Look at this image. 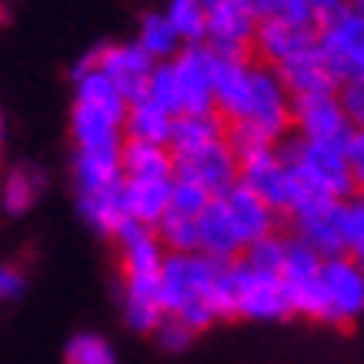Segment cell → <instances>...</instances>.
I'll list each match as a JSON object with an SVG mask.
<instances>
[{
	"instance_id": "1",
	"label": "cell",
	"mask_w": 364,
	"mask_h": 364,
	"mask_svg": "<svg viewBox=\"0 0 364 364\" xmlns=\"http://www.w3.org/2000/svg\"><path fill=\"white\" fill-rule=\"evenodd\" d=\"M234 264V261H231ZM231 264L204 254H164L161 304L164 314L200 331L218 318H231Z\"/></svg>"
},
{
	"instance_id": "2",
	"label": "cell",
	"mask_w": 364,
	"mask_h": 364,
	"mask_svg": "<svg viewBox=\"0 0 364 364\" xmlns=\"http://www.w3.org/2000/svg\"><path fill=\"white\" fill-rule=\"evenodd\" d=\"M277 154L294 171V177H298L301 184L308 188L311 198H318V200L354 198V177H351V167H348V157H344L341 147L287 137V141H281Z\"/></svg>"
},
{
	"instance_id": "3",
	"label": "cell",
	"mask_w": 364,
	"mask_h": 364,
	"mask_svg": "<svg viewBox=\"0 0 364 364\" xmlns=\"http://www.w3.org/2000/svg\"><path fill=\"white\" fill-rule=\"evenodd\" d=\"M237 184H244L247 191H254L257 198L264 200L267 208L284 210V214H298V210L318 204V198H311L308 188L301 184L294 171L281 161L277 154V144L264 154H254L247 161L237 164Z\"/></svg>"
},
{
	"instance_id": "4",
	"label": "cell",
	"mask_w": 364,
	"mask_h": 364,
	"mask_svg": "<svg viewBox=\"0 0 364 364\" xmlns=\"http://www.w3.org/2000/svg\"><path fill=\"white\" fill-rule=\"evenodd\" d=\"M314 33H318V54L338 80V87L364 80V14L348 7L331 21L318 23Z\"/></svg>"
},
{
	"instance_id": "5",
	"label": "cell",
	"mask_w": 364,
	"mask_h": 364,
	"mask_svg": "<svg viewBox=\"0 0 364 364\" xmlns=\"http://www.w3.org/2000/svg\"><path fill=\"white\" fill-rule=\"evenodd\" d=\"M231 318L247 321H281L291 318V304L281 287V277L257 271L241 261L231 264Z\"/></svg>"
},
{
	"instance_id": "6",
	"label": "cell",
	"mask_w": 364,
	"mask_h": 364,
	"mask_svg": "<svg viewBox=\"0 0 364 364\" xmlns=\"http://www.w3.org/2000/svg\"><path fill=\"white\" fill-rule=\"evenodd\" d=\"M171 77H174L177 114H200L214 111V70L218 54L208 44L181 47L171 60Z\"/></svg>"
},
{
	"instance_id": "7",
	"label": "cell",
	"mask_w": 364,
	"mask_h": 364,
	"mask_svg": "<svg viewBox=\"0 0 364 364\" xmlns=\"http://www.w3.org/2000/svg\"><path fill=\"white\" fill-rule=\"evenodd\" d=\"M281 287L287 294L291 314L311 321H328L324 311V291H321V257L314 251H308L304 244H298L294 237H287L284 247V264L277 271Z\"/></svg>"
},
{
	"instance_id": "8",
	"label": "cell",
	"mask_w": 364,
	"mask_h": 364,
	"mask_svg": "<svg viewBox=\"0 0 364 364\" xmlns=\"http://www.w3.org/2000/svg\"><path fill=\"white\" fill-rule=\"evenodd\" d=\"M234 124H247L254 131H261L271 141H284L287 127H291V97H287L284 84L277 80L271 67L254 64L251 70V94L244 104V114Z\"/></svg>"
},
{
	"instance_id": "9",
	"label": "cell",
	"mask_w": 364,
	"mask_h": 364,
	"mask_svg": "<svg viewBox=\"0 0 364 364\" xmlns=\"http://www.w3.org/2000/svg\"><path fill=\"white\" fill-rule=\"evenodd\" d=\"M321 291L328 324H351L364 314V264L348 254L321 261Z\"/></svg>"
},
{
	"instance_id": "10",
	"label": "cell",
	"mask_w": 364,
	"mask_h": 364,
	"mask_svg": "<svg viewBox=\"0 0 364 364\" xmlns=\"http://www.w3.org/2000/svg\"><path fill=\"white\" fill-rule=\"evenodd\" d=\"M291 127H298L301 141L328 144V147H341V151L354 134V124L348 121L338 94L291 100Z\"/></svg>"
},
{
	"instance_id": "11",
	"label": "cell",
	"mask_w": 364,
	"mask_h": 364,
	"mask_svg": "<svg viewBox=\"0 0 364 364\" xmlns=\"http://www.w3.org/2000/svg\"><path fill=\"white\" fill-rule=\"evenodd\" d=\"M90 64H94V70H100L104 77L111 80L127 104L144 97L147 80L154 74V60L144 54L134 41H127V44H104L97 50H90Z\"/></svg>"
},
{
	"instance_id": "12",
	"label": "cell",
	"mask_w": 364,
	"mask_h": 364,
	"mask_svg": "<svg viewBox=\"0 0 364 364\" xmlns=\"http://www.w3.org/2000/svg\"><path fill=\"white\" fill-rule=\"evenodd\" d=\"M291 237L314 251L321 261L344 254V200H318L291 214Z\"/></svg>"
},
{
	"instance_id": "13",
	"label": "cell",
	"mask_w": 364,
	"mask_h": 364,
	"mask_svg": "<svg viewBox=\"0 0 364 364\" xmlns=\"http://www.w3.org/2000/svg\"><path fill=\"white\" fill-rule=\"evenodd\" d=\"M254 33H257V21L247 11L244 0H231L221 7L208 11V31H204V44L218 57H231V60H244L254 47Z\"/></svg>"
},
{
	"instance_id": "14",
	"label": "cell",
	"mask_w": 364,
	"mask_h": 364,
	"mask_svg": "<svg viewBox=\"0 0 364 364\" xmlns=\"http://www.w3.org/2000/svg\"><path fill=\"white\" fill-rule=\"evenodd\" d=\"M174 177L194 181L198 188H204L210 198H221L224 191H231L237 184V161L228 151V144H210L208 151H198L191 157L174 161Z\"/></svg>"
},
{
	"instance_id": "15",
	"label": "cell",
	"mask_w": 364,
	"mask_h": 364,
	"mask_svg": "<svg viewBox=\"0 0 364 364\" xmlns=\"http://www.w3.org/2000/svg\"><path fill=\"white\" fill-rule=\"evenodd\" d=\"M254 47L267 60V67L277 70L287 60L314 50L318 47V33H314V27H298V23H284V21H261L257 33H254Z\"/></svg>"
},
{
	"instance_id": "16",
	"label": "cell",
	"mask_w": 364,
	"mask_h": 364,
	"mask_svg": "<svg viewBox=\"0 0 364 364\" xmlns=\"http://www.w3.org/2000/svg\"><path fill=\"white\" fill-rule=\"evenodd\" d=\"M198 254L210 261H224V264H231L244 254L241 234L234 228L221 198H210V204L198 214Z\"/></svg>"
},
{
	"instance_id": "17",
	"label": "cell",
	"mask_w": 364,
	"mask_h": 364,
	"mask_svg": "<svg viewBox=\"0 0 364 364\" xmlns=\"http://www.w3.org/2000/svg\"><path fill=\"white\" fill-rule=\"evenodd\" d=\"M228 121L218 111H200V114H177L171 124V137H167V151L174 161L191 157L198 151H208L210 144H221Z\"/></svg>"
},
{
	"instance_id": "18",
	"label": "cell",
	"mask_w": 364,
	"mask_h": 364,
	"mask_svg": "<svg viewBox=\"0 0 364 364\" xmlns=\"http://www.w3.org/2000/svg\"><path fill=\"white\" fill-rule=\"evenodd\" d=\"M277 80L284 84L291 100H308V97H324V94H338V80L331 77V70L324 67L318 47L308 54L287 60L284 67L274 70Z\"/></svg>"
},
{
	"instance_id": "19",
	"label": "cell",
	"mask_w": 364,
	"mask_h": 364,
	"mask_svg": "<svg viewBox=\"0 0 364 364\" xmlns=\"http://www.w3.org/2000/svg\"><path fill=\"white\" fill-rule=\"evenodd\" d=\"M124 318L134 331H154L164 318L161 304V274H127L121 291Z\"/></svg>"
},
{
	"instance_id": "20",
	"label": "cell",
	"mask_w": 364,
	"mask_h": 364,
	"mask_svg": "<svg viewBox=\"0 0 364 364\" xmlns=\"http://www.w3.org/2000/svg\"><path fill=\"white\" fill-rule=\"evenodd\" d=\"M221 204L228 208V214H231V221H234V228H237V234H241L244 247H247L251 241H261V237H267V234H274V218L277 214L267 208L254 191L244 188V184H234L231 191H224Z\"/></svg>"
},
{
	"instance_id": "21",
	"label": "cell",
	"mask_w": 364,
	"mask_h": 364,
	"mask_svg": "<svg viewBox=\"0 0 364 364\" xmlns=\"http://www.w3.org/2000/svg\"><path fill=\"white\" fill-rule=\"evenodd\" d=\"M121 174L124 181H171L174 177V157H171L164 144L124 141Z\"/></svg>"
},
{
	"instance_id": "22",
	"label": "cell",
	"mask_w": 364,
	"mask_h": 364,
	"mask_svg": "<svg viewBox=\"0 0 364 364\" xmlns=\"http://www.w3.org/2000/svg\"><path fill=\"white\" fill-rule=\"evenodd\" d=\"M80 194V214L84 221L100 234H117L124 224L131 221L127 218V208H124V181L121 184H111V188H97V191H77Z\"/></svg>"
},
{
	"instance_id": "23",
	"label": "cell",
	"mask_w": 364,
	"mask_h": 364,
	"mask_svg": "<svg viewBox=\"0 0 364 364\" xmlns=\"http://www.w3.org/2000/svg\"><path fill=\"white\" fill-rule=\"evenodd\" d=\"M44 191H47L44 167L31 164V161L14 164L7 171V177H4V184H0V208L7 210V214H27L41 200Z\"/></svg>"
},
{
	"instance_id": "24",
	"label": "cell",
	"mask_w": 364,
	"mask_h": 364,
	"mask_svg": "<svg viewBox=\"0 0 364 364\" xmlns=\"http://www.w3.org/2000/svg\"><path fill=\"white\" fill-rule=\"evenodd\" d=\"M171 181H124L127 218L144 224V228H157V221L171 208Z\"/></svg>"
},
{
	"instance_id": "25",
	"label": "cell",
	"mask_w": 364,
	"mask_h": 364,
	"mask_svg": "<svg viewBox=\"0 0 364 364\" xmlns=\"http://www.w3.org/2000/svg\"><path fill=\"white\" fill-rule=\"evenodd\" d=\"M171 124H174V114L164 111L157 100L151 97H137L127 104L124 111V134L127 141H144V144H164L171 137Z\"/></svg>"
},
{
	"instance_id": "26",
	"label": "cell",
	"mask_w": 364,
	"mask_h": 364,
	"mask_svg": "<svg viewBox=\"0 0 364 364\" xmlns=\"http://www.w3.org/2000/svg\"><path fill=\"white\" fill-rule=\"evenodd\" d=\"M74 177H77V191L121 184V147H114V151H77L74 154Z\"/></svg>"
},
{
	"instance_id": "27",
	"label": "cell",
	"mask_w": 364,
	"mask_h": 364,
	"mask_svg": "<svg viewBox=\"0 0 364 364\" xmlns=\"http://www.w3.org/2000/svg\"><path fill=\"white\" fill-rule=\"evenodd\" d=\"M164 17L171 23L174 37L184 47L204 44V31H208V7L200 0H167Z\"/></svg>"
},
{
	"instance_id": "28",
	"label": "cell",
	"mask_w": 364,
	"mask_h": 364,
	"mask_svg": "<svg viewBox=\"0 0 364 364\" xmlns=\"http://www.w3.org/2000/svg\"><path fill=\"white\" fill-rule=\"evenodd\" d=\"M134 44L141 47L154 64H164V60H171L181 50V41L174 37L164 14H144L141 23H137V41Z\"/></svg>"
},
{
	"instance_id": "29",
	"label": "cell",
	"mask_w": 364,
	"mask_h": 364,
	"mask_svg": "<svg viewBox=\"0 0 364 364\" xmlns=\"http://www.w3.org/2000/svg\"><path fill=\"white\" fill-rule=\"evenodd\" d=\"M157 241L167 247V254H194L198 251V218H184L167 210L154 228Z\"/></svg>"
},
{
	"instance_id": "30",
	"label": "cell",
	"mask_w": 364,
	"mask_h": 364,
	"mask_svg": "<svg viewBox=\"0 0 364 364\" xmlns=\"http://www.w3.org/2000/svg\"><path fill=\"white\" fill-rule=\"evenodd\" d=\"M247 11L254 14V21H284L298 23V27H318L314 14H311L308 0H244Z\"/></svg>"
},
{
	"instance_id": "31",
	"label": "cell",
	"mask_w": 364,
	"mask_h": 364,
	"mask_svg": "<svg viewBox=\"0 0 364 364\" xmlns=\"http://www.w3.org/2000/svg\"><path fill=\"white\" fill-rule=\"evenodd\" d=\"M284 247H287V237L267 234V237H261V241L247 244L237 261L247 264V267H257V271H271V274H277L281 264H284Z\"/></svg>"
},
{
	"instance_id": "32",
	"label": "cell",
	"mask_w": 364,
	"mask_h": 364,
	"mask_svg": "<svg viewBox=\"0 0 364 364\" xmlns=\"http://www.w3.org/2000/svg\"><path fill=\"white\" fill-rule=\"evenodd\" d=\"M67 364H117V354L100 334L84 331L74 334L67 344Z\"/></svg>"
},
{
	"instance_id": "33",
	"label": "cell",
	"mask_w": 364,
	"mask_h": 364,
	"mask_svg": "<svg viewBox=\"0 0 364 364\" xmlns=\"http://www.w3.org/2000/svg\"><path fill=\"white\" fill-rule=\"evenodd\" d=\"M344 254L364 264V194L344 200Z\"/></svg>"
},
{
	"instance_id": "34",
	"label": "cell",
	"mask_w": 364,
	"mask_h": 364,
	"mask_svg": "<svg viewBox=\"0 0 364 364\" xmlns=\"http://www.w3.org/2000/svg\"><path fill=\"white\" fill-rule=\"evenodd\" d=\"M208 204H210V194L204 188H198L194 181H184V177H174V181H171V208L167 210L184 214V218H198Z\"/></svg>"
},
{
	"instance_id": "35",
	"label": "cell",
	"mask_w": 364,
	"mask_h": 364,
	"mask_svg": "<svg viewBox=\"0 0 364 364\" xmlns=\"http://www.w3.org/2000/svg\"><path fill=\"white\" fill-rule=\"evenodd\" d=\"M151 334L157 338V344H161L164 351H184V348H191V341H194V334H198V331H191L184 321H177V318H171V314H164V318H161V324H157Z\"/></svg>"
},
{
	"instance_id": "36",
	"label": "cell",
	"mask_w": 364,
	"mask_h": 364,
	"mask_svg": "<svg viewBox=\"0 0 364 364\" xmlns=\"http://www.w3.org/2000/svg\"><path fill=\"white\" fill-rule=\"evenodd\" d=\"M338 100H341L348 121L354 124V131H358V127H364V80L341 84V87H338Z\"/></svg>"
},
{
	"instance_id": "37",
	"label": "cell",
	"mask_w": 364,
	"mask_h": 364,
	"mask_svg": "<svg viewBox=\"0 0 364 364\" xmlns=\"http://www.w3.org/2000/svg\"><path fill=\"white\" fill-rule=\"evenodd\" d=\"M344 157H348V167H351V177H354V191L364 194V127L351 134V141L344 147Z\"/></svg>"
},
{
	"instance_id": "38",
	"label": "cell",
	"mask_w": 364,
	"mask_h": 364,
	"mask_svg": "<svg viewBox=\"0 0 364 364\" xmlns=\"http://www.w3.org/2000/svg\"><path fill=\"white\" fill-rule=\"evenodd\" d=\"M27 291V274L17 264H0V301H17Z\"/></svg>"
},
{
	"instance_id": "39",
	"label": "cell",
	"mask_w": 364,
	"mask_h": 364,
	"mask_svg": "<svg viewBox=\"0 0 364 364\" xmlns=\"http://www.w3.org/2000/svg\"><path fill=\"white\" fill-rule=\"evenodd\" d=\"M311 14H314V23H324L338 17L341 11H348V0H308Z\"/></svg>"
},
{
	"instance_id": "40",
	"label": "cell",
	"mask_w": 364,
	"mask_h": 364,
	"mask_svg": "<svg viewBox=\"0 0 364 364\" xmlns=\"http://www.w3.org/2000/svg\"><path fill=\"white\" fill-rule=\"evenodd\" d=\"M348 7H351V11H358V14H364V0H348Z\"/></svg>"
},
{
	"instance_id": "41",
	"label": "cell",
	"mask_w": 364,
	"mask_h": 364,
	"mask_svg": "<svg viewBox=\"0 0 364 364\" xmlns=\"http://www.w3.org/2000/svg\"><path fill=\"white\" fill-rule=\"evenodd\" d=\"M200 4L210 11V7H221V4H231V0H200Z\"/></svg>"
},
{
	"instance_id": "42",
	"label": "cell",
	"mask_w": 364,
	"mask_h": 364,
	"mask_svg": "<svg viewBox=\"0 0 364 364\" xmlns=\"http://www.w3.org/2000/svg\"><path fill=\"white\" fill-rule=\"evenodd\" d=\"M0 151H4V117H0Z\"/></svg>"
}]
</instances>
